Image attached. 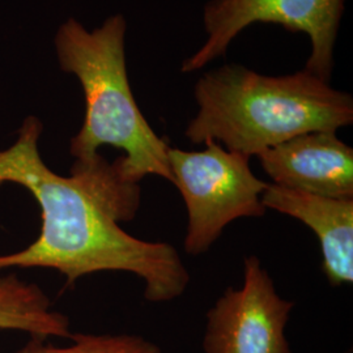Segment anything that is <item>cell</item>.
<instances>
[{"label":"cell","mask_w":353,"mask_h":353,"mask_svg":"<svg viewBox=\"0 0 353 353\" xmlns=\"http://www.w3.org/2000/svg\"><path fill=\"white\" fill-rule=\"evenodd\" d=\"M203 151L169 148L173 185L182 195L188 214L185 250L208 252L223 230L241 217H262V194L268 183L252 172L250 157L225 150L214 140Z\"/></svg>","instance_id":"obj_4"},{"label":"cell","mask_w":353,"mask_h":353,"mask_svg":"<svg viewBox=\"0 0 353 353\" xmlns=\"http://www.w3.org/2000/svg\"><path fill=\"white\" fill-rule=\"evenodd\" d=\"M344 8L345 0H208L202 16L205 41L182 62L181 71L196 72L224 57L250 26L276 24L307 36L312 50L305 70L330 83Z\"/></svg>","instance_id":"obj_5"},{"label":"cell","mask_w":353,"mask_h":353,"mask_svg":"<svg viewBox=\"0 0 353 353\" xmlns=\"http://www.w3.org/2000/svg\"><path fill=\"white\" fill-rule=\"evenodd\" d=\"M194 97L198 113L186 127L188 140H214L249 157L301 134L336 132L353 123L352 94L305 68L268 76L223 64L198 79Z\"/></svg>","instance_id":"obj_2"},{"label":"cell","mask_w":353,"mask_h":353,"mask_svg":"<svg viewBox=\"0 0 353 353\" xmlns=\"http://www.w3.org/2000/svg\"><path fill=\"white\" fill-rule=\"evenodd\" d=\"M71 344L57 347L45 339L30 341L16 353H164L154 343L130 334H72Z\"/></svg>","instance_id":"obj_10"},{"label":"cell","mask_w":353,"mask_h":353,"mask_svg":"<svg viewBox=\"0 0 353 353\" xmlns=\"http://www.w3.org/2000/svg\"><path fill=\"white\" fill-rule=\"evenodd\" d=\"M265 210L300 220L319 241L322 268L332 287L353 281V199L328 198L268 183Z\"/></svg>","instance_id":"obj_8"},{"label":"cell","mask_w":353,"mask_h":353,"mask_svg":"<svg viewBox=\"0 0 353 353\" xmlns=\"http://www.w3.org/2000/svg\"><path fill=\"white\" fill-rule=\"evenodd\" d=\"M127 21L122 14L106 19L88 30L75 19L63 23L55 36V50L63 72L81 84L85 115L80 131L71 139L74 164L93 163L102 145L125 152L113 161L127 183L144 176H163L173 183L168 152L170 145L147 122L135 101L127 74Z\"/></svg>","instance_id":"obj_3"},{"label":"cell","mask_w":353,"mask_h":353,"mask_svg":"<svg viewBox=\"0 0 353 353\" xmlns=\"http://www.w3.org/2000/svg\"><path fill=\"white\" fill-rule=\"evenodd\" d=\"M0 330L23 331L45 341L72 335L68 316L51 309L43 290L13 272L0 276Z\"/></svg>","instance_id":"obj_9"},{"label":"cell","mask_w":353,"mask_h":353,"mask_svg":"<svg viewBox=\"0 0 353 353\" xmlns=\"http://www.w3.org/2000/svg\"><path fill=\"white\" fill-rule=\"evenodd\" d=\"M256 157L275 185L321 196L353 199V150L336 132L301 134Z\"/></svg>","instance_id":"obj_7"},{"label":"cell","mask_w":353,"mask_h":353,"mask_svg":"<svg viewBox=\"0 0 353 353\" xmlns=\"http://www.w3.org/2000/svg\"><path fill=\"white\" fill-rule=\"evenodd\" d=\"M42 130L37 117L29 115L16 141L0 151V186L28 190L41 211L37 240L0 255V271L52 268L65 276V287L90 274L126 271L144 280V297L151 303L181 297L190 274L176 248L135 239L119 227L139 211V185L123 182L109 161L71 169L70 176L54 173L38 151Z\"/></svg>","instance_id":"obj_1"},{"label":"cell","mask_w":353,"mask_h":353,"mask_svg":"<svg viewBox=\"0 0 353 353\" xmlns=\"http://www.w3.org/2000/svg\"><path fill=\"white\" fill-rule=\"evenodd\" d=\"M294 303L279 296L258 256L243 263V285L228 288L207 313L205 353H292L285 327Z\"/></svg>","instance_id":"obj_6"}]
</instances>
